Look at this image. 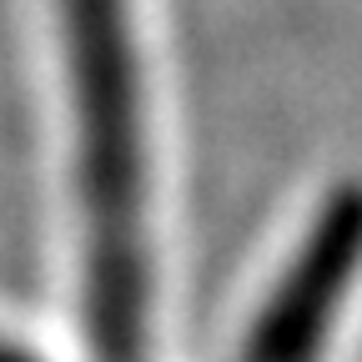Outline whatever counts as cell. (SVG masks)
<instances>
[{
  "mask_svg": "<svg viewBox=\"0 0 362 362\" xmlns=\"http://www.w3.org/2000/svg\"><path fill=\"white\" fill-rule=\"evenodd\" d=\"M357 262H362V202L352 197L312 221L297 257L267 292L237 362H317L337 327Z\"/></svg>",
  "mask_w": 362,
  "mask_h": 362,
  "instance_id": "1",
  "label": "cell"
}]
</instances>
